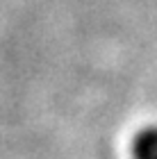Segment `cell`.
I'll return each mask as SVG.
<instances>
[{"mask_svg":"<svg viewBox=\"0 0 157 159\" xmlns=\"http://www.w3.org/2000/svg\"><path fill=\"white\" fill-rule=\"evenodd\" d=\"M134 159H157V125L144 127L132 141Z\"/></svg>","mask_w":157,"mask_h":159,"instance_id":"1","label":"cell"}]
</instances>
